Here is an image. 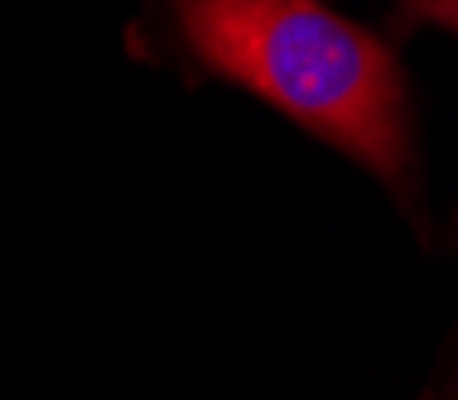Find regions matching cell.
I'll return each mask as SVG.
<instances>
[{"mask_svg": "<svg viewBox=\"0 0 458 400\" xmlns=\"http://www.w3.org/2000/svg\"><path fill=\"white\" fill-rule=\"evenodd\" d=\"M198 68L261 97L411 203L420 183L411 82L381 34L324 0H169Z\"/></svg>", "mask_w": 458, "mask_h": 400, "instance_id": "1", "label": "cell"}, {"mask_svg": "<svg viewBox=\"0 0 458 400\" xmlns=\"http://www.w3.org/2000/svg\"><path fill=\"white\" fill-rule=\"evenodd\" d=\"M401 20H420V24H439V30L458 34V0H391Z\"/></svg>", "mask_w": 458, "mask_h": 400, "instance_id": "2", "label": "cell"}]
</instances>
